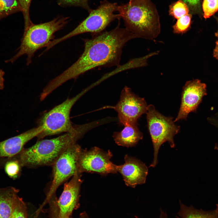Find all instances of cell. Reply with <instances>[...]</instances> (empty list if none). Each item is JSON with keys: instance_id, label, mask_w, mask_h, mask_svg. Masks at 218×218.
<instances>
[{"instance_id": "obj_25", "label": "cell", "mask_w": 218, "mask_h": 218, "mask_svg": "<svg viewBox=\"0 0 218 218\" xmlns=\"http://www.w3.org/2000/svg\"><path fill=\"white\" fill-rule=\"evenodd\" d=\"M21 6L22 11L24 20V28L30 26L33 23L31 20L29 9L31 0H17Z\"/></svg>"}, {"instance_id": "obj_14", "label": "cell", "mask_w": 218, "mask_h": 218, "mask_svg": "<svg viewBox=\"0 0 218 218\" xmlns=\"http://www.w3.org/2000/svg\"><path fill=\"white\" fill-rule=\"evenodd\" d=\"M43 130L39 125L17 136L0 142V157H11L18 154L28 142L37 137Z\"/></svg>"}, {"instance_id": "obj_9", "label": "cell", "mask_w": 218, "mask_h": 218, "mask_svg": "<svg viewBox=\"0 0 218 218\" xmlns=\"http://www.w3.org/2000/svg\"><path fill=\"white\" fill-rule=\"evenodd\" d=\"M112 154L110 150L105 151L97 147L89 150L82 149L78 161V171L97 173L104 175L117 172L116 165L111 159Z\"/></svg>"}, {"instance_id": "obj_23", "label": "cell", "mask_w": 218, "mask_h": 218, "mask_svg": "<svg viewBox=\"0 0 218 218\" xmlns=\"http://www.w3.org/2000/svg\"><path fill=\"white\" fill-rule=\"evenodd\" d=\"M10 218H27L25 204L19 197L15 204Z\"/></svg>"}, {"instance_id": "obj_20", "label": "cell", "mask_w": 218, "mask_h": 218, "mask_svg": "<svg viewBox=\"0 0 218 218\" xmlns=\"http://www.w3.org/2000/svg\"><path fill=\"white\" fill-rule=\"evenodd\" d=\"M192 17V14L189 13L177 19L173 26V32L183 34L186 32L190 27Z\"/></svg>"}, {"instance_id": "obj_5", "label": "cell", "mask_w": 218, "mask_h": 218, "mask_svg": "<svg viewBox=\"0 0 218 218\" xmlns=\"http://www.w3.org/2000/svg\"><path fill=\"white\" fill-rule=\"evenodd\" d=\"M117 6L116 3H111L107 0L101 1L98 7L91 9L88 17L74 29L64 36L52 40L48 48L51 49L59 43L80 34L90 32L95 35L103 32L113 21L120 19L119 14H114L117 11Z\"/></svg>"}, {"instance_id": "obj_31", "label": "cell", "mask_w": 218, "mask_h": 218, "mask_svg": "<svg viewBox=\"0 0 218 218\" xmlns=\"http://www.w3.org/2000/svg\"><path fill=\"white\" fill-rule=\"evenodd\" d=\"M214 126L218 128V120H216L214 123Z\"/></svg>"}, {"instance_id": "obj_19", "label": "cell", "mask_w": 218, "mask_h": 218, "mask_svg": "<svg viewBox=\"0 0 218 218\" xmlns=\"http://www.w3.org/2000/svg\"><path fill=\"white\" fill-rule=\"evenodd\" d=\"M170 15L177 19L190 13L187 5L182 0H178L172 3L169 6Z\"/></svg>"}, {"instance_id": "obj_29", "label": "cell", "mask_w": 218, "mask_h": 218, "mask_svg": "<svg viewBox=\"0 0 218 218\" xmlns=\"http://www.w3.org/2000/svg\"><path fill=\"white\" fill-rule=\"evenodd\" d=\"M159 218H167L166 213L161 209H160V214Z\"/></svg>"}, {"instance_id": "obj_4", "label": "cell", "mask_w": 218, "mask_h": 218, "mask_svg": "<svg viewBox=\"0 0 218 218\" xmlns=\"http://www.w3.org/2000/svg\"><path fill=\"white\" fill-rule=\"evenodd\" d=\"M69 17L58 16L52 20L39 24L33 23L25 28L17 53L6 63L14 62L24 54L27 56L26 65H29L35 53L46 47L54 39L55 33L62 29L70 21Z\"/></svg>"}, {"instance_id": "obj_30", "label": "cell", "mask_w": 218, "mask_h": 218, "mask_svg": "<svg viewBox=\"0 0 218 218\" xmlns=\"http://www.w3.org/2000/svg\"><path fill=\"white\" fill-rule=\"evenodd\" d=\"M58 218H70L69 216L61 215L59 214Z\"/></svg>"}, {"instance_id": "obj_26", "label": "cell", "mask_w": 218, "mask_h": 218, "mask_svg": "<svg viewBox=\"0 0 218 218\" xmlns=\"http://www.w3.org/2000/svg\"><path fill=\"white\" fill-rule=\"evenodd\" d=\"M182 0L188 5L190 14H199L201 12L200 0Z\"/></svg>"}, {"instance_id": "obj_16", "label": "cell", "mask_w": 218, "mask_h": 218, "mask_svg": "<svg viewBox=\"0 0 218 218\" xmlns=\"http://www.w3.org/2000/svg\"><path fill=\"white\" fill-rule=\"evenodd\" d=\"M18 190L12 187L0 189V218H10L19 197Z\"/></svg>"}, {"instance_id": "obj_6", "label": "cell", "mask_w": 218, "mask_h": 218, "mask_svg": "<svg viewBox=\"0 0 218 218\" xmlns=\"http://www.w3.org/2000/svg\"><path fill=\"white\" fill-rule=\"evenodd\" d=\"M147 126L154 148L153 161L149 167H155L158 163V154L161 145L167 141L171 148L175 147L173 138L180 130L171 117H166L158 111L152 104L148 105L146 113Z\"/></svg>"}, {"instance_id": "obj_12", "label": "cell", "mask_w": 218, "mask_h": 218, "mask_svg": "<svg viewBox=\"0 0 218 218\" xmlns=\"http://www.w3.org/2000/svg\"><path fill=\"white\" fill-rule=\"evenodd\" d=\"M124 163L116 165L117 172L122 175L125 184L134 188L137 185L145 183L148 173L146 164L134 157L127 155L124 157Z\"/></svg>"}, {"instance_id": "obj_32", "label": "cell", "mask_w": 218, "mask_h": 218, "mask_svg": "<svg viewBox=\"0 0 218 218\" xmlns=\"http://www.w3.org/2000/svg\"><path fill=\"white\" fill-rule=\"evenodd\" d=\"M215 35L216 37H217L218 38V30L215 33Z\"/></svg>"}, {"instance_id": "obj_11", "label": "cell", "mask_w": 218, "mask_h": 218, "mask_svg": "<svg viewBox=\"0 0 218 218\" xmlns=\"http://www.w3.org/2000/svg\"><path fill=\"white\" fill-rule=\"evenodd\" d=\"M207 94L206 85L200 80L187 81L183 88L180 107L174 121L186 120L190 113L196 112L203 98Z\"/></svg>"}, {"instance_id": "obj_2", "label": "cell", "mask_w": 218, "mask_h": 218, "mask_svg": "<svg viewBox=\"0 0 218 218\" xmlns=\"http://www.w3.org/2000/svg\"><path fill=\"white\" fill-rule=\"evenodd\" d=\"M94 128L91 123L76 125L72 131L57 137L38 141L31 147L24 148L17 159L22 167H38L52 165L69 146L76 143L87 131Z\"/></svg>"}, {"instance_id": "obj_17", "label": "cell", "mask_w": 218, "mask_h": 218, "mask_svg": "<svg viewBox=\"0 0 218 218\" xmlns=\"http://www.w3.org/2000/svg\"><path fill=\"white\" fill-rule=\"evenodd\" d=\"M180 209L177 218H218V204L216 208L211 211L198 210L192 206H187L180 200Z\"/></svg>"}, {"instance_id": "obj_7", "label": "cell", "mask_w": 218, "mask_h": 218, "mask_svg": "<svg viewBox=\"0 0 218 218\" xmlns=\"http://www.w3.org/2000/svg\"><path fill=\"white\" fill-rule=\"evenodd\" d=\"M85 91V90L72 98L67 99L43 115L39 125L43 127V130L37 137L38 139L48 136L71 132L75 129L76 125H73L70 120L71 111Z\"/></svg>"}, {"instance_id": "obj_22", "label": "cell", "mask_w": 218, "mask_h": 218, "mask_svg": "<svg viewBox=\"0 0 218 218\" xmlns=\"http://www.w3.org/2000/svg\"><path fill=\"white\" fill-rule=\"evenodd\" d=\"M202 9L204 17L209 18L218 10V0H203Z\"/></svg>"}, {"instance_id": "obj_27", "label": "cell", "mask_w": 218, "mask_h": 218, "mask_svg": "<svg viewBox=\"0 0 218 218\" xmlns=\"http://www.w3.org/2000/svg\"><path fill=\"white\" fill-rule=\"evenodd\" d=\"M5 72L0 69V90H2L4 88V79L3 76Z\"/></svg>"}, {"instance_id": "obj_18", "label": "cell", "mask_w": 218, "mask_h": 218, "mask_svg": "<svg viewBox=\"0 0 218 218\" xmlns=\"http://www.w3.org/2000/svg\"><path fill=\"white\" fill-rule=\"evenodd\" d=\"M22 11L17 0H0V21L12 14Z\"/></svg>"}, {"instance_id": "obj_8", "label": "cell", "mask_w": 218, "mask_h": 218, "mask_svg": "<svg viewBox=\"0 0 218 218\" xmlns=\"http://www.w3.org/2000/svg\"><path fill=\"white\" fill-rule=\"evenodd\" d=\"M82 149L75 143L68 147L53 166V179L45 201L49 200L63 183L78 171V161Z\"/></svg>"}, {"instance_id": "obj_28", "label": "cell", "mask_w": 218, "mask_h": 218, "mask_svg": "<svg viewBox=\"0 0 218 218\" xmlns=\"http://www.w3.org/2000/svg\"><path fill=\"white\" fill-rule=\"evenodd\" d=\"M213 53L214 57L218 59V40L216 42V46Z\"/></svg>"}, {"instance_id": "obj_24", "label": "cell", "mask_w": 218, "mask_h": 218, "mask_svg": "<svg viewBox=\"0 0 218 218\" xmlns=\"http://www.w3.org/2000/svg\"><path fill=\"white\" fill-rule=\"evenodd\" d=\"M58 2L59 5L62 6L80 7L88 12L91 9L89 5L88 0H58Z\"/></svg>"}, {"instance_id": "obj_33", "label": "cell", "mask_w": 218, "mask_h": 218, "mask_svg": "<svg viewBox=\"0 0 218 218\" xmlns=\"http://www.w3.org/2000/svg\"><path fill=\"white\" fill-rule=\"evenodd\" d=\"M130 0H129V1H130Z\"/></svg>"}, {"instance_id": "obj_10", "label": "cell", "mask_w": 218, "mask_h": 218, "mask_svg": "<svg viewBox=\"0 0 218 218\" xmlns=\"http://www.w3.org/2000/svg\"><path fill=\"white\" fill-rule=\"evenodd\" d=\"M147 107L144 98L139 97L126 86L122 90L119 100L114 109L117 113L119 122L125 126L137 124V120L146 113Z\"/></svg>"}, {"instance_id": "obj_1", "label": "cell", "mask_w": 218, "mask_h": 218, "mask_svg": "<svg viewBox=\"0 0 218 218\" xmlns=\"http://www.w3.org/2000/svg\"><path fill=\"white\" fill-rule=\"evenodd\" d=\"M117 26L110 31L94 35L90 39L82 38L84 50L78 59L60 74L51 81L57 88L67 81L97 67L119 66L123 48L130 40L137 38L125 28Z\"/></svg>"}, {"instance_id": "obj_15", "label": "cell", "mask_w": 218, "mask_h": 218, "mask_svg": "<svg viewBox=\"0 0 218 218\" xmlns=\"http://www.w3.org/2000/svg\"><path fill=\"white\" fill-rule=\"evenodd\" d=\"M112 137L118 145L129 147L135 146L143 139V135L137 124H129L124 126L121 131L114 132Z\"/></svg>"}, {"instance_id": "obj_13", "label": "cell", "mask_w": 218, "mask_h": 218, "mask_svg": "<svg viewBox=\"0 0 218 218\" xmlns=\"http://www.w3.org/2000/svg\"><path fill=\"white\" fill-rule=\"evenodd\" d=\"M81 174L77 171L71 180L64 184L63 191L58 203L60 214L69 216L75 208L82 183Z\"/></svg>"}, {"instance_id": "obj_21", "label": "cell", "mask_w": 218, "mask_h": 218, "mask_svg": "<svg viewBox=\"0 0 218 218\" xmlns=\"http://www.w3.org/2000/svg\"><path fill=\"white\" fill-rule=\"evenodd\" d=\"M21 166L16 158L10 159L5 163V171L11 178L15 179L19 175Z\"/></svg>"}, {"instance_id": "obj_3", "label": "cell", "mask_w": 218, "mask_h": 218, "mask_svg": "<svg viewBox=\"0 0 218 218\" xmlns=\"http://www.w3.org/2000/svg\"><path fill=\"white\" fill-rule=\"evenodd\" d=\"M125 28L137 38L153 40L160 32L159 14L151 0H132L118 5Z\"/></svg>"}]
</instances>
